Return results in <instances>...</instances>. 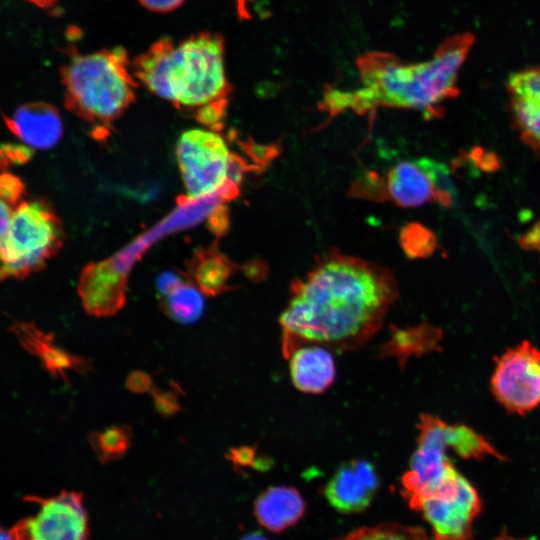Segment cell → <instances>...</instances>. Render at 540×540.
<instances>
[{"label": "cell", "mask_w": 540, "mask_h": 540, "mask_svg": "<svg viewBox=\"0 0 540 540\" xmlns=\"http://www.w3.org/2000/svg\"><path fill=\"white\" fill-rule=\"evenodd\" d=\"M398 297L392 272L362 258L329 251L294 280L280 316L285 358L318 344L338 352L356 350L383 324Z\"/></svg>", "instance_id": "obj_1"}, {"label": "cell", "mask_w": 540, "mask_h": 540, "mask_svg": "<svg viewBox=\"0 0 540 540\" xmlns=\"http://www.w3.org/2000/svg\"><path fill=\"white\" fill-rule=\"evenodd\" d=\"M131 67L136 79L153 94L194 112L198 121H223L232 87L220 34L201 32L179 42L158 39Z\"/></svg>", "instance_id": "obj_2"}, {"label": "cell", "mask_w": 540, "mask_h": 540, "mask_svg": "<svg viewBox=\"0 0 540 540\" xmlns=\"http://www.w3.org/2000/svg\"><path fill=\"white\" fill-rule=\"evenodd\" d=\"M124 48L73 52L61 67L65 107L81 119L107 128L135 99L138 86Z\"/></svg>", "instance_id": "obj_3"}, {"label": "cell", "mask_w": 540, "mask_h": 540, "mask_svg": "<svg viewBox=\"0 0 540 540\" xmlns=\"http://www.w3.org/2000/svg\"><path fill=\"white\" fill-rule=\"evenodd\" d=\"M63 240L61 221L46 201L19 203L0 239V281L24 279L42 270Z\"/></svg>", "instance_id": "obj_4"}, {"label": "cell", "mask_w": 540, "mask_h": 540, "mask_svg": "<svg viewBox=\"0 0 540 540\" xmlns=\"http://www.w3.org/2000/svg\"><path fill=\"white\" fill-rule=\"evenodd\" d=\"M176 158L188 198L198 199L228 186L236 191L244 166L215 131H185L176 144Z\"/></svg>", "instance_id": "obj_5"}, {"label": "cell", "mask_w": 540, "mask_h": 540, "mask_svg": "<svg viewBox=\"0 0 540 540\" xmlns=\"http://www.w3.org/2000/svg\"><path fill=\"white\" fill-rule=\"evenodd\" d=\"M481 509L475 487L456 469L415 511L429 523L434 540H469L471 527Z\"/></svg>", "instance_id": "obj_6"}, {"label": "cell", "mask_w": 540, "mask_h": 540, "mask_svg": "<svg viewBox=\"0 0 540 540\" xmlns=\"http://www.w3.org/2000/svg\"><path fill=\"white\" fill-rule=\"evenodd\" d=\"M491 391L508 412L524 415L540 406V350L529 341L495 358Z\"/></svg>", "instance_id": "obj_7"}, {"label": "cell", "mask_w": 540, "mask_h": 540, "mask_svg": "<svg viewBox=\"0 0 540 540\" xmlns=\"http://www.w3.org/2000/svg\"><path fill=\"white\" fill-rule=\"evenodd\" d=\"M447 423L432 415H421L418 423L417 448L409 469L401 480L402 495L415 511L420 501L438 488L455 470L447 455Z\"/></svg>", "instance_id": "obj_8"}, {"label": "cell", "mask_w": 540, "mask_h": 540, "mask_svg": "<svg viewBox=\"0 0 540 540\" xmlns=\"http://www.w3.org/2000/svg\"><path fill=\"white\" fill-rule=\"evenodd\" d=\"M37 510L11 529L16 540H88L89 517L83 495L63 490L48 497H28Z\"/></svg>", "instance_id": "obj_9"}, {"label": "cell", "mask_w": 540, "mask_h": 540, "mask_svg": "<svg viewBox=\"0 0 540 540\" xmlns=\"http://www.w3.org/2000/svg\"><path fill=\"white\" fill-rule=\"evenodd\" d=\"M384 188V198L403 208L434 201L449 207L454 195L445 166L427 158L397 163L389 170Z\"/></svg>", "instance_id": "obj_10"}, {"label": "cell", "mask_w": 540, "mask_h": 540, "mask_svg": "<svg viewBox=\"0 0 540 540\" xmlns=\"http://www.w3.org/2000/svg\"><path fill=\"white\" fill-rule=\"evenodd\" d=\"M379 477L373 464L364 459L342 464L324 486V495L340 513L364 511L372 502Z\"/></svg>", "instance_id": "obj_11"}, {"label": "cell", "mask_w": 540, "mask_h": 540, "mask_svg": "<svg viewBox=\"0 0 540 540\" xmlns=\"http://www.w3.org/2000/svg\"><path fill=\"white\" fill-rule=\"evenodd\" d=\"M126 273L108 261L87 265L80 276L78 294L87 314L109 317L126 302Z\"/></svg>", "instance_id": "obj_12"}, {"label": "cell", "mask_w": 540, "mask_h": 540, "mask_svg": "<svg viewBox=\"0 0 540 540\" xmlns=\"http://www.w3.org/2000/svg\"><path fill=\"white\" fill-rule=\"evenodd\" d=\"M506 90L510 114L520 138L540 153V66L511 73Z\"/></svg>", "instance_id": "obj_13"}, {"label": "cell", "mask_w": 540, "mask_h": 540, "mask_svg": "<svg viewBox=\"0 0 540 540\" xmlns=\"http://www.w3.org/2000/svg\"><path fill=\"white\" fill-rule=\"evenodd\" d=\"M10 328L22 347L36 356L53 377L67 381L66 372L69 370L86 375L92 369L89 359L57 345L51 333L42 331L34 323L14 321Z\"/></svg>", "instance_id": "obj_14"}, {"label": "cell", "mask_w": 540, "mask_h": 540, "mask_svg": "<svg viewBox=\"0 0 540 540\" xmlns=\"http://www.w3.org/2000/svg\"><path fill=\"white\" fill-rule=\"evenodd\" d=\"M4 119L12 133L33 148H52L63 134L58 110L46 102L23 104L15 110L12 118L4 117Z\"/></svg>", "instance_id": "obj_15"}, {"label": "cell", "mask_w": 540, "mask_h": 540, "mask_svg": "<svg viewBox=\"0 0 540 540\" xmlns=\"http://www.w3.org/2000/svg\"><path fill=\"white\" fill-rule=\"evenodd\" d=\"M287 359L292 383L301 392L319 394L334 382L336 376L334 358L322 345L300 346Z\"/></svg>", "instance_id": "obj_16"}, {"label": "cell", "mask_w": 540, "mask_h": 540, "mask_svg": "<svg viewBox=\"0 0 540 540\" xmlns=\"http://www.w3.org/2000/svg\"><path fill=\"white\" fill-rule=\"evenodd\" d=\"M305 508V501L297 489L273 486L258 496L254 514L261 526L279 533L295 525L304 515Z\"/></svg>", "instance_id": "obj_17"}, {"label": "cell", "mask_w": 540, "mask_h": 540, "mask_svg": "<svg viewBox=\"0 0 540 540\" xmlns=\"http://www.w3.org/2000/svg\"><path fill=\"white\" fill-rule=\"evenodd\" d=\"M236 266L216 247L195 252L188 264V278L207 296H217L232 287L228 281Z\"/></svg>", "instance_id": "obj_18"}, {"label": "cell", "mask_w": 540, "mask_h": 540, "mask_svg": "<svg viewBox=\"0 0 540 540\" xmlns=\"http://www.w3.org/2000/svg\"><path fill=\"white\" fill-rule=\"evenodd\" d=\"M441 338L442 332L430 325L396 329L386 343L384 352L389 356L406 361L412 355H421L437 350Z\"/></svg>", "instance_id": "obj_19"}, {"label": "cell", "mask_w": 540, "mask_h": 540, "mask_svg": "<svg viewBox=\"0 0 540 540\" xmlns=\"http://www.w3.org/2000/svg\"><path fill=\"white\" fill-rule=\"evenodd\" d=\"M202 292L187 277L182 283L164 296H160L163 311L181 324L198 321L204 312Z\"/></svg>", "instance_id": "obj_20"}, {"label": "cell", "mask_w": 540, "mask_h": 540, "mask_svg": "<svg viewBox=\"0 0 540 540\" xmlns=\"http://www.w3.org/2000/svg\"><path fill=\"white\" fill-rule=\"evenodd\" d=\"M445 438L448 448L464 459H482L495 457L505 459L503 455L481 434L470 427L459 424L446 425Z\"/></svg>", "instance_id": "obj_21"}, {"label": "cell", "mask_w": 540, "mask_h": 540, "mask_svg": "<svg viewBox=\"0 0 540 540\" xmlns=\"http://www.w3.org/2000/svg\"><path fill=\"white\" fill-rule=\"evenodd\" d=\"M88 441L101 463L118 460L131 446L132 429L128 425H113L90 433Z\"/></svg>", "instance_id": "obj_22"}, {"label": "cell", "mask_w": 540, "mask_h": 540, "mask_svg": "<svg viewBox=\"0 0 540 540\" xmlns=\"http://www.w3.org/2000/svg\"><path fill=\"white\" fill-rule=\"evenodd\" d=\"M338 540H428V537L419 527L382 523L356 529Z\"/></svg>", "instance_id": "obj_23"}, {"label": "cell", "mask_w": 540, "mask_h": 540, "mask_svg": "<svg viewBox=\"0 0 540 540\" xmlns=\"http://www.w3.org/2000/svg\"><path fill=\"white\" fill-rule=\"evenodd\" d=\"M400 241L404 252L412 258L427 256L436 246L434 234L420 224H409L403 227Z\"/></svg>", "instance_id": "obj_24"}, {"label": "cell", "mask_w": 540, "mask_h": 540, "mask_svg": "<svg viewBox=\"0 0 540 540\" xmlns=\"http://www.w3.org/2000/svg\"><path fill=\"white\" fill-rule=\"evenodd\" d=\"M24 192V185L19 177L0 169V198L10 206L20 200Z\"/></svg>", "instance_id": "obj_25"}, {"label": "cell", "mask_w": 540, "mask_h": 540, "mask_svg": "<svg viewBox=\"0 0 540 540\" xmlns=\"http://www.w3.org/2000/svg\"><path fill=\"white\" fill-rule=\"evenodd\" d=\"M151 394L154 407L160 415L168 417L176 414L180 410V400L178 392L175 390L164 391L154 387L151 390Z\"/></svg>", "instance_id": "obj_26"}, {"label": "cell", "mask_w": 540, "mask_h": 540, "mask_svg": "<svg viewBox=\"0 0 540 540\" xmlns=\"http://www.w3.org/2000/svg\"><path fill=\"white\" fill-rule=\"evenodd\" d=\"M30 158L29 149L18 145H3L0 148V169L11 163H23Z\"/></svg>", "instance_id": "obj_27"}, {"label": "cell", "mask_w": 540, "mask_h": 540, "mask_svg": "<svg viewBox=\"0 0 540 540\" xmlns=\"http://www.w3.org/2000/svg\"><path fill=\"white\" fill-rule=\"evenodd\" d=\"M126 387L133 393H146L151 392L154 388L152 377L140 370L132 371L126 378Z\"/></svg>", "instance_id": "obj_28"}, {"label": "cell", "mask_w": 540, "mask_h": 540, "mask_svg": "<svg viewBox=\"0 0 540 540\" xmlns=\"http://www.w3.org/2000/svg\"><path fill=\"white\" fill-rule=\"evenodd\" d=\"M227 458L235 466L246 467L253 463L255 458V449L250 446L231 448L228 452Z\"/></svg>", "instance_id": "obj_29"}, {"label": "cell", "mask_w": 540, "mask_h": 540, "mask_svg": "<svg viewBox=\"0 0 540 540\" xmlns=\"http://www.w3.org/2000/svg\"><path fill=\"white\" fill-rule=\"evenodd\" d=\"M187 277L175 272H164L157 280V290L159 296H164L182 283Z\"/></svg>", "instance_id": "obj_30"}, {"label": "cell", "mask_w": 540, "mask_h": 540, "mask_svg": "<svg viewBox=\"0 0 540 540\" xmlns=\"http://www.w3.org/2000/svg\"><path fill=\"white\" fill-rule=\"evenodd\" d=\"M185 0H138L146 9L157 13H168L179 8Z\"/></svg>", "instance_id": "obj_31"}, {"label": "cell", "mask_w": 540, "mask_h": 540, "mask_svg": "<svg viewBox=\"0 0 540 540\" xmlns=\"http://www.w3.org/2000/svg\"><path fill=\"white\" fill-rule=\"evenodd\" d=\"M14 209L0 198V239L6 234L12 217Z\"/></svg>", "instance_id": "obj_32"}, {"label": "cell", "mask_w": 540, "mask_h": 540, "mask_svg": "<svg viewBox=\"0 0 540 540\" xmlns=\"http://www.w3.org/2000/svg\"><path fill=\"white\" fill-rule=\"evenodd\" d=\"M521 242L526 248L540 251V223L535 225L522 239Z\"/></svg>", "instance_id": "obj_33"}, {"label": "cell", "mask_w": 540, "mask_h": 540, "mask_svg": "<svg viewBox=\"0 0 540 540\" xmlns=\"http://www.w3.org/2000/svg\"><path fill=\"white\" fill-rule=\"evenodd\" d=\"M26 1L30 2L31 4L39 8L47 9L54 6L59 0H26Z\"/></svg>", "instance_id": "obj_34"}, {"label": "cell", "mask_w": 540, "mask_h": 540, "mask_svg": "<svg viewBox=\"0 0 540 540\" xmlns=\"http://www.w3.org/2000/svg\"><path fill=\"white\" fill-rule=\"evenodd\" d=\"M0 540H16L12 530H5L0 527Z\"/></svg>", "instance_id": "obj_35"}, {"label": "cell", "mask_w": 540, "mask_h": 540, "mask_svg": "<svg viewBox=\"0 0 540 540\" xmlns=\"http://www.w3.org/2000/svg\"><path fill=\"white\" fill-rule=\"evenodd\" d=\"M241 540H269L266 537L260 535V534H249L245 537H243Z\"/></svg>", "instance_id": "obj_36"}]
</instances>
